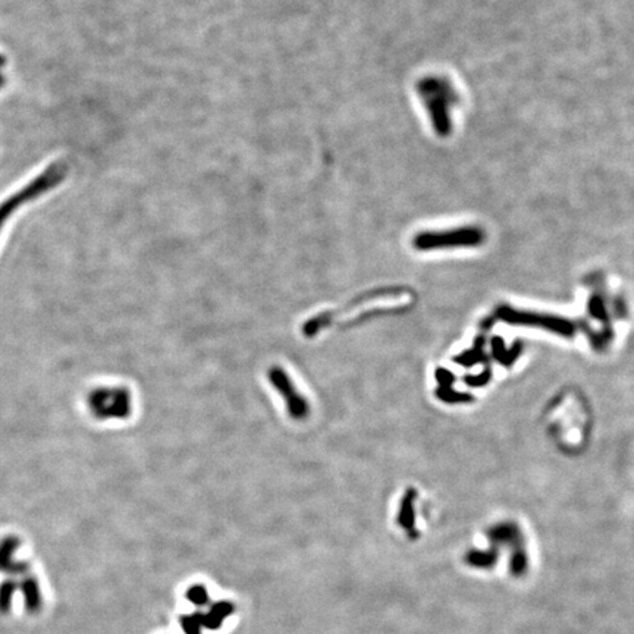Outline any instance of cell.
Instances as JSON below:
<instances>
[{
  "label": "cell",
  "instance_id": "obj_6",
  "mask_svg": "<svg viewBox=\"0 0 634 634\" xmlns=\"http://www.w3.org/2000/svg\"><path fill=\"white\" fill-rule=\"evenodd\" d=\"M232 612H234L232 604H229V602H220V604H216L213 609L202 620V624L209 629H218L220 626V622L228 615H231Z\"/></svg>",
  "mask_w": 634,
  "mask_h": 634
},
{
  "label": "cell",
  "instance_id": "obj_7",
  "mask_svg": "<svg viewBox=\"0 0 634 634\" xmlns=\"http://www.w3.org/2000/svg\"><path fill=\"white\" fill-rule=\"evenodd\" d=\"M187 598L189 602H193V604L196 605H204L209 596H207V590L204 589V586H200V585H196L193 587H189L188 591H187Z\"/></svg>",
  "mask_w": 634,
  "mask_h": 634
},
{
  "label": "cell",
  "instance_id": "obj_3",
  "mask_svg": "<svg viewBox=\"0 0 634 634\" xmlns=\"http://www.w3.org/2000/svg\"><path fill=\"white\" fill-rule=\"evenodd\" d=\"M67 171H68V167L65 163H62V162L53 163L50 167L46 169L43 174H40L34 181H31L23 189H19L16 194L9 197L6 202L0 204V229H2L5 222L19 206H23L24 203L30 202V200L41 196L43 193L49 191L51 187L59 184L62 179L65 178Z\"/></svg>",
  "mask_w": 634,
  "mask_h": 634
},
{
  "label": "cell",
  "instance_id": "obj_2",
  "mask_svg": "<svg viewBox=\"0 0 634 634\" xmlns=\"http://www.w3.org/2000/svg\"><path fill=\"white\" fill-rule=\"evenodd\" d=\"M484 231L479 226H461L443 231L419 232L413 246L420 251L476 247L484 241Z\"/></svg>",
  "mask_w": 634,
  "mask_h": 634
},
{
  "label": "cell",
  "instance_id": "obj_4",
  "mask_svg": "<svg viewBox=\"0 0 634 634\" xmlns=\"http://www.w3.org/2000/svg\"><path fill=\"white\" fill-rule=\"evenodd\" d=\"M268 379L273 385V388L278 390V394L282 397L287 413L292 420L303 421L305 419H309L312 413L309 399L297 389V385L292 382V379L287 373V370L282 368L281 366H272L268 370Z\"/></svg>",
  "mask_w": 634,
  "mask_h": 634
},
{
  "label": "cell",
  "instance_id": "obj_5",
  "mask_svg": "<svg viewBox=\"0 0 634 634\" xmlns=\"http://www.w3.org/2000/svg\"><path fill=\"white\" fill-rule=\"evenodd\" d=\"M90 407L100 419H126L131 416V392L124 386L102 388L90 395Z\"/></svg>",
  "mask_w": 634,
  "mask_h": 634
},
{
  "label": "cell",
  "instance_id": "obj_8",
  "mask_svg": "<svg viewBox=\"0 0 634 634\" xmlns=\"http://www.w3.org/2000/svg\"><path fill=\"white\" fill-rule=\"evenodd\" d=\"M183 629L187 634H200L202 633V621L194 617H184L183 620Z\"/></svg>",
  "mask_w": 634,
  "mask_h": 634
},
{
  "label": "cell",
  "instance_id": "obj_1",
  "mask_svg": "<svg viewBox=\"0 0 634 634\" xmlns=\"http://www.w3.org/2000/svg\"><path fill=\"white\" fill-rule=\"evenodd\" d=\"M416 90L429 115L433 132L441 139H447L454 128L452 109L460 103L457 90L449 80L438 75L420 78L416 84Z\"/></svg>",
  "mask_w": 634,
  "mask_h": 634
}]
</instances>
